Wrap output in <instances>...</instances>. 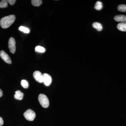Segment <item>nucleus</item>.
Segmentation results:
<instances>
[{"mask_svg":"<svg viewBox=\"0 0 126 126\" xmlns=\"http://www.w3.org/2000/svg\"><path fill=\"white\" fill-rule=\"evenodd\" d=\"M8 47L10 52L12 54H14L16 50V42L15 39L11 37L9 39L8 43Z\"/></svg>","mask_w":126,"mask_h":126,"instance_id":"nucleus-4","label":"nucleus"},{"mask_svg":"<svg viewBox=\"0 0 126 126\" xmlns=\"http://www.w3.org/2000/svg\"><path fill=\"white\" fill-rule=\"evenodd\" d=\"M4 124V121L2 118L0 117V126H1Z\"/></svg>","mask_w":126,"mask_h":126,"instance_id":"nucleus-20","label":"nucleus"},{"mask_svg":"<svg viewBox=\"0 0 126 126\" xmlns=\"http://www.w3.org/2000/svg\"><path fill=\"white\" fill-rule=\"evenodd\" d=\"M6 1H7V2L9 3L11 5H13L15 4L16 1V0H7Z\"/></svg>","mask_w":126,"mask_h":126,"instance_id":"nucleus-19","label":"nucleus"},{"mask_svg":"<svg viewBox=\"0 0 126 126\" xmlns=\"http://www.w3.org/2000/svg\"><path fill=\"white\" fill-rule=\"evenodd\" d=\"M114 19L117 22L126 23V16L124 15H119L114 16Z\"/></svg>","mask_w":126,"mask_h":126,"instance_id":"nucleus-8","label":"nucleus"},{"mask_svg":"<svg viewBox=\"0 0 126 126\" xmlns=\"http://www.w3.org/2000/svg\"><path fill=\"white\" fill-rule=\"evenodd\" d=\"M35 51L36 52L44 53L45 51V49L44 48L41 46H37L35 47Z\"/></svg>","mask_w":126,"mask_h":126,"instance_id":"nucleus-17","label":"nucleus"},{"mask_svg":"<svg viewBox=\"0 0 126 126\" xmlns=\"http://www.w3.org/2000/svg\"><path fill=\"white\" fill-rule=\"evenodd\" d=\"M33 76L34 78L36 81L40 83H42L43 82V74L41 72L39 71H35L33 74Z\"/></svg>","mask_w":126,"mask_h":126,"instance_id":"nucleus-7","label":"nucleus"},{"mask_svg":"<svg viewBox=\"0 0 126 126\" xmlns=\"http://www.w3.org/2000/svg\"><path fill=\"white\" fill-rule=\"evenodd\" d=\"M0 56L6 63L9 64L12 63V61L10 57L4 50H1L0 52Z\"/></svg>","mask_w":126,"mask_h":126,"instance_id":"nucleus-5","label":"nucleus"},{"mask_svg":"<svg viewBox=\"0 0 126 126\" xmlns=\"http://www.w3.org/2000/svg\"><path fill=\"white\" fill-rule=\"evenodd\" d=\"M2 94H3V93H2V91L1 89H0V97H1L2 96Z\"/></svg>","mask_w":126,"mask_h":126,"instance_id":"nucleus-21","label":"nucleus"},{"mask_svg":"<svg viewBox=\"0 0 126 126\" xmlns=\"http://www.w3.org/2000/svg\"><path fill=\"white\" fill-rule=\"evenodd\" d=\"M118 29L123 32H126V23H119L117 25Z\"/></svg>","mask_w":126,"mask_h":126,"instance_id":"nucleus-10","label":"nucleus"},{"mask_svg":"<svg viewBox=\"0 0 126 126\" xmlns=\"http://www.w3.org/2000/svg\"><path fill=\"white\" fill-rule=\"evenodd\" d=\"M40 103L43 107L47 108L49 106V101L47 96L44 94H40L38 96Z\"/></svg>","mask_w":126,"mask_h":126,"instance_id":"nucleus-2","label":"nucleus"},{"mask_svg":"<svg viewBox=\"0 0 126 126\" xmlns=\"http://www.w3.org/2000/svg\"><path fill=\"white\" fill-rule=\"evenodd\" d=\"M102 8L103 4L102 2L99 1H97L94 6V9L97 10H100Z\"/></svg>","mask_w":126,"mask_h":126,"instance_id":"nucleus-13","label":"nucleus"},{"mask_svg":"<svg viewBox=\"0 0 126 126\" xmlns=\"http://www.w3.org/2000/svg\"><path fill=\"white\" fill-rule=\"evenodd\" d=\"M93 27L98 31H101L103 29V26L101 24L98 22H94L93 23Z\"/></svg>","mask_w":126,"mask_h":126,"instance_id":"nucleus-11","label":"nucleus"},{"mask_svg":"<svg viewBox=\"0 0 126 126\" xmlns=\"http://www.w3.org/2000/svg\"><path fill=\"white\" fill-rule=\"evenodd\" d=\"M43 82L45 85L49 86L51 84L52 82V79L51 76L47 73L43 74Z\"/></svg>","mask_w":126,"mask_h":126,"instance_id":"nucleus-6","label":"nucleus"},{"mask_svg":"<svg viewBox=\"0 0 126 126\" xmlns=\"http://www.w3.org/2000/svg\"><path fill=\"white\" fill-rule=\"evenodd\" d=\"M15 19L16 16L14 15L5 16L1 19L0 25L3 29H7L14 23Z\"/></svg>","mask_w":126,"mask_h":126,"instance_id":"nucleus-1","label":"nucleus"},{"mask_svg":"<svg viewBox=\"0 0 126 126\" xmlns=\"http://www.w3.org/2000/svg\"><path fill=\"white\" fill-rule=\"evenodd\" d=\"M24 94L21 92L20 90H17L15 92V94L14 95V97L15 99L21 100L23 99Z\"/></svg>","mask_w":126,"mask_h":126,"instance_id":"nucleus-9","label":"nucleus"},{"mask_svg":"<svg viewBox=\"0 0 126 126\" xmlns=\"http://www.w3.org/2000/svg\"><path fill=\"white\" fill-rule=\"evenodd\" d=\"M117 10L118 11L121 12H126V5H119L117 7Z\"/></svg>","mask_w":126,"mask_h":126,"instance_id":"nucleus-14","label":"nucleus"},{"mask_svg":"<svg viewBox=\"0 0 126 126\" xmlns=\"http://www.w3.org/2000/svg\"><path fill=\"white\" fill-rule=\"evenodd\" d=\"M8 2L5 0H2L1 1H0V8H6L8 6Z\"/></svg>","mask_w":126,"mask_h":126,"instance_id":"nucleus-15","label":"nucleus"},{"mask_svg":"<svg viewBox=\"0 0 126 126\" xmlns=\"http://www.w3.org/2000/svg\"><path fill=\"white\" fill-rule=\"evenodd\" d=\"M19 30L23 32L24 33H29L30 32V30L28 28L24 27V26H20L19 28Z\"/></svg>","mask_w":126,"mask_h":126,"instance_id":"nucleus-18","label":"nucleus"},{"mask_svg":"<svg viewBox=\"0 0 126 126\" xmlns=\"http://www.w3.org/2000/svg\"><path fill=\"white\" fill-rule=\"evenodd\" d=\"M21 86L24 88L27 89L29 87V83L26 80L23 79L21 82Z\"/></svg>","mask_w":126,"mask_h":126,"instance_id":"nucleus-16","label":"nucleus"},{"mask_svg":"<svg viewBox=\"0 0 126 126\" xmlns=\"http://www.w3.org/2000/svg\"><path fill=\"white\" fill-rule=\"evenodd\" d=\"M24 116L28 121H33L35 118L36 114L33 110L29 109L24 113Z\"/></svg>","mask_w":126,"mask_h":126,"instance_id":"nucleus-3","label":"nucleus"},{"mask_svg":"<svg viewBox=\"0 0 126 126\" xmlns=\"http://www.w3.org/2000/svg\"><path fill=\"white\" fill-rule=\"evenodd\" d=\"M42 1L41 0H32L31 3L33 6H39L42 4Z\"/></svg>","mask_w":126,"mask_h":126,"instance_id":"nucleus-12","label":"nucleus"}]
</instances>
